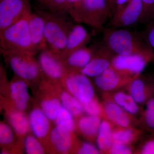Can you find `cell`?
I'll use <instances>...</instances> for the list:
<instances>
[{"mask_svg":"<svg viewBox=\"0 0 154 154\" xmlns=\"http://www.w3.org/2000/svg\"><path fill=\"white\" fill-rule=\"evenodd\" d=\"M143 11L141 0H130L112 15L108 26L109 28H124L139 23Z\"/></svg>","mask_w":154,"mask_h":154,"instance_id":"9","label":"cell"},{"mask_svg":"<svg viewBox=\"0 0 154 154\" xmlns=\"http://www.w3.org/2000/svg\"><path fill=\"white\" fill-rule=\"evenodd\" d=\"M19 78L12 82L10 85L11 98L17 109L26 110L30 100V95L26 81Z\"/></svg>","mask_w":154,"mask_h":154,"instance_id":"21","label":"cell"},{"mask_svg":"<svg viewBox=\"0 0 154 154\" xmlns=\"http://www.w3.org/2000/svg\"><path fill=\"white\" fill-rule=\"evenodd\" d=\"M107 2H108V0H107Z\"/></svg>","mask_w":154,"mask_h":154,"instance_id":"43","label":"cell"},{"mask_svg":"<svg viewBox=\"0 0 154 154\" xmlns=\"http://www.w3.org/2000/svg\"><path fill=\"white\" fill-rule=\"evenodd\" d=\"M14 133L10 126L2 122L0 124V143L3 145L11 144L14 141Z\"/></svg>","mask_w":154,"mask_h":154,"instance_id":"35","label":"cell"},{"mask_svg":"<svg viewBox=\"0 0 154 154\" xmlns=\"http://www.w3.org/2000/svg\"><path fill=\"white\" fill-rule=\"evenodd\" d=\"M34 136L28 135L25 138V149L28 154H43L44 153V148Z\"/></svg>","mask_w":154,"mask_h":154,"instance_id":"32","label":"cell"},{"mask_svg":"<svg viewBox=\"0 0 154 154\" xmlns=\"http://www.w3.org/2000/svg\"><path fill=\"white\" fill-rule=\"evenodd\" d=\"M31 13L0 32V52L3 56L20 52L36 54L28 27V17Z\"/></svg>","mask_w":154,"mask_h":154,"instance_id":"3","label":"cell"},{"mask_svg":"<svg viewBox=\"0 0 154 154\" xmlns=\"http://www.w3.org/2000/svg\"><path fill=\"white\" fill-rule=\"evenodd\" d=\"M137 77L121 74L110 66L101 75L95 77L94 82L102 93H112L126 90L128 86Z\"/></svg>","mask_w":154,"mask_h":154,"instance_id":"12","label":"cell"},{"mask_svg":"<svg viewBox=\"0 0 154 154\" xmlns=\"http://www.w3.org/2000/svg\"><path fill=\"white\" fill-rule=\"evenodd\" d=\"M153 61H154V60H153Z\"/></svg>","mask_w":154,"mask_h":154,"instance_id":"42","label":"cell"},{"mask_svg":"<svg viewBox=\"0 0 154 154\" xmlns=\"http://www.w3.org/2000/svg\"><path fill=\"white\" fill-rule=\"evenodd\" d=\"M28 24L31 42L36 53L47 48L43 17L36 12H31L28 17Z\"/></svg>","mask_w":154,"mask_h":154,"instance_id":"14","label":"cell"},{"mask_svg":"<svg viewBox=\"0 0 154 154\" xmlns=\"http://www.w3.org/2000/svg\"><path fill=\"white\" fill-rule=\"evenodd\" d=\"M103 42L116 55H128L152 48L139 33L124 28H107L104 30Z\"/></svg>","mask_w":154,"mask_h":154,"instance_id":"1","label":"cell"},{"mask_svg":"<svg viewBox=\"0 0 154 154\" xmlns=\"http://www.w3.org/2000/svg\"><path fill=\"white\" fill-rule=\"evenodd\" d=\"M49 120L41 109L36 108L30 112L29 117L30 128L36 137L42 139L46 136L50 130Z\"/></svg>","mask_w":154,"mask_h":154,"instance_id":"22","label":"cell"},{"mask_svg":"<svg viewBox=\"0 0 154 154\" xmlns=\"http://www.w3.org/2000/svg\"><path fill=\"white\" fill-rule=\"evenodd\" d=\"M145 30L143 32L144 36L149 45L154 49V19L146 24Z\"/></svg>","mask_w":154,"mask_h":154,"instance_id":"38","label":"cell"},{"mask_svg":"<svg viewBox=\"0 0 154 154\" xmlns=\"http://www.w3.org/2000/svg\"><path fill=\"white\" fill-rule=\"evenodd\" d=\"M39 53L37 60L42 74L53 80L64 79L67 72L60 54L48 48Z\"/></svg>","mask_w":154,"mask_h":154,"instance_id":"10","label":"cell"},{"mask_svg":"<svg viewBox=\"0 0 154 154\" xmlns=\"http://www.w3.org/2000/svg\"><path fill=\"white\" fill-rule=\"evenodd\" d=\"M45 24V37L48 48L61 54L64 50L69 33L75 23L65 13L37 10Z\"/></svg>","mask_w":154,"mask_h":154,"instance_id":"2","label":"cell"},{"mask_svg":"<svg viewBox=\"0 0 154 154\" xmlns=\"http://www.w3.org/2000/svg\"><path fill=\"white\" fill-rule=\"evenodd\" d=\"M115 55L102 42L95 45L93 57L81 70V72L89 78L98 76L111 66L112 59Z\"/></svg>","mask_w":154,"mask_h":154,"instance_id":"13","label":"cell"},{"mask_svg":"<svg viewBox=\"0 0 154 154\" xmlns=\"http://www.w3.org/2000/svg\"><path fill=\"white\" fill-rule=\"evenodd\" d=\"M139 142L135 154H154V133L145 134Z\"/></svg>","mask_w":154,"mask_h":154,"instance_id":"31","label":"cell"},{"mask_svg":"<svg viewBox=\"0 0 154 154\" xmlns=\"http://www.w3.org/2000/svg\"><path fill=\"white\" fill-rule=\"evenodd\" d=\"M139 117L140 126L146 132L154 133V97L146 103Z\"/></svg>","mask_w":154,"mask_h":154,"instance_id":"26","label":"cell"},{"mask_svg":"<svg viewBox=\"0 0 154 154\" xmlns=\"http://www.w3.org/2000/svg\"><path fill=\"white\" fill-rule=\"evenodd\" d=\"M72 132L57 126L51 131L50 138L57 151L65 153L69 151L73 145L74 140Z\"/></svg>","mask_w":154,"mask_h":154,"instance_id":"23","label":"cell"},{"mask_svg":"<svg viewBox=\"0 0 154 154\" xmlns=\"http://www.w3.org/2000/svg\"><path fill=\"white\" fill-rule=\"evenodd\" d=\"M60 101L61 105L76 118H79L85 112L83 104L69 92L62 93Z\"/></svg>","mask_w":154,"mask_h":154,"instance_id":"27","label":"cell"},{"mask_svg":"<svg viewBox=\"0 0 154 154\" xmlns=\"http://www.w3.org/2000/svg\"><path fill=\"white\" fill-rule=\"evenodd\" d=\"M82 1L83 0H66L67 2L72 9V14L74 10L76 8L82 3Z\"/></svg>","mask_w":154,"mask_h":154,"instance_id":"40","label":"cell"},{"mask_svg":"<svg viewBox=\"0 0 154 154\" xmlns=\"http://www.w3.org/2000/svg\"><path fill=\"white\" fill-rule=\"evenodd\" d=\"M84 111L88 115L99 116L102 118V102L96 97L90 102L83 104Z\"/></svg>","mask_w":154,"mask_h":154,"instance_id":"34","label":"cell"},{"mask_svg":"<svg viewBox=\"0 0 154 154\" xmlns=\"http://www.w3.org/2000/svg\"><path fill=\"white\" fill-rule=\"evenodd\" d=\"M91 39V35L84 26L75 24L70 31L65 48L61 54L63 60L72 53L87 46Z\"/></svg>","mask_w":154,"mask_h":154,"instance_id":"16","label":"cell"},{"mask_svg":"<svg viewBox=\"0 0 154 154\" xmlns=\"http://www.w3.org/2000/svg\"><path fill=\"white\" fill-rule=\"evenodd\" d=\"M154 59L152 48L128 55L115 54L112 59L111 66L121 74L137 77L141 74L148 64Z\"/></svg>","mask_w":154,"mask_h":154,"instance_id":"5","label":"cell"},{"mask_svg":"<svg viewBox=\"0 0 154 154\" xmlns=\"http://www.w3.org/2000/svg\"><path fill=\"white\" fill-rule=\"evenodd\" d=\"M102 96L103 100L112 101L128 113L136 116L140 115L143 109L126 90L102 93Z\"/></svg>","mask_w":154,"mask_h":154,"instance_id":"18","label":"cell"},{"mask_svg":"<svg viewBox=\"0 0 154 154\" xmlns=\"http://www.w3.org/2000/svg\"><path fill=\"white\" fill-rule=\"evenodd\" d=\"M28 0H1L0 32L31 12Z\"/></svg>","mask_w":154,"mask_h":154,"instance_id":"7","label":"cell"},{"mask_svg":"<svg viewBox=\"0 0 154 154\" xmlns=\"http://www.w3.org/2000/svg\"><path fill=\"white\" fill-rule=\"evenodd\" d=\"M8 118L10 124L17 134L24 135L28 133L30 128L29 119L22 111H12L9 114Z\"/></svg>","mask_w":154,"mask_h":154,"instance_id":"25","label":"cell"},{"mask_svg":"<svg viewBox=\"0 0 154 154\" xmlns=\"http://www.w3.org/2000/svg\"><path fill=\"white\" fill-rule=\"evenodd\" d=\"M61 106V101L57 98L43 100L41 104L42 110L51 121H55Z\"/></svg>","mask_w":154,"mask_h":154,"instance_id":"30","label":"cell"},{"mask_svg":"<svg viewBox=\"0 0 154 154\" xmlns=\"http://www.w3.org/2000/svg\"><path fill=\"white\" fill-rule=\"evenodd\" d=\"M64 79L69 93L83 105L96 97L89 77L81 72H68Z\"/></svg>","mask_w":154,"mask_h":154,"instance_id":"8","label":"cell"},{"mask_svg":"<svg viewBox=\"0 0 154 154\" xmlns=\"http://www.w3.org/2000/svg\"><path fill=\"white\" fill-rule=\"evenodd\" d=\"M113 15L107 0H83L74 10L71 18L96 29H101Z\"/></svg>","mask_w":154,"mask_h":154,"instance_id":"4","label":"cell"},{"mask_svg":"<svg viewBox=\"0 0 154 154\" xmlns=\"http://www.w3.org/2000/svg\"><path fill=\"white\" fill-rule=\"evenodd\" d=\"M95 45L82 48L69 54L63 60L67 72H81L93 57Z\"/></svg>","mask_w":154,"mask_h":154,"instance_id":"17","label":"cell"},{"mask_svg":"<svg viewBox=\"0 0 154 154\" xmlns=\"http://www.w3.org/2000/svg\"><path fill=\"white\" fill-rule=\"evenodd\" d=\"M145 132L140 128L115 126L113 131V143L134 146L140 141Z\"/></svg>","mask_w":154,"mask_h":154,"instance_id":"20","label":"cell"},{"mask_svg":"<svg viewBox=\"0 0 154 154\" xmlns=\"http://www.w3.org/2000/svg\"><path fill=\"white\" fill-rule=\"evenodd\" d=\"M37 1L47 11L66 13L71 17L72 9L66 0H37Z\"/></svg>","mask_w":154,"mask_h":154,"instance_id":"29","label":"cell"},{"mask_svg":"<svg viewBox=\"0 0 154 154\" xmlns=\"http://www.w3.org/2000/svg\"><path fill=\"white\" fill-rule=\"evenodd\" d=\"M102 104V119L108 120L115 126L140 128L137 116L128 113L114 102L103 100Z\"/></svg>","mask_w":154,"mask_h":154,"instance_id":"11","label":"cell"},{"mask_svg":"<svg viewBox=\"0 0 154 154\" xmlns=\"http://www.w3.org/2000/svg\"><path fill=\"white\" fill-rule=\"evenodd\" d=\"M75 152L79 154H100L99 149L90 142H79L76 146Z\"/></svg>","mask_w":154,"mask_h":154,"instance_id":"37","label":"cell"},{"mask_svg":"<svg viewBox=\"0 0 154 154\" xmlns=\"http://www.w3.org/2000/svg\"><path fill=\"white\" fill-rule=\"evenodd\" d=\"M143 11L139 23L147 24L154 19V0H141Z\"/></svg>","mask_w":154,"mask_h":154,"instance_id":"33","label":"cell"},{"mask_svg":"<svg viewBox=\"0 0 154 154\" xmlns=\"http://www.w3.org/2000/svg\"><path fill=\"white\" fill-rule=\"evenodd\" d=\"M74 116L61 105L55 122L57 126L72 133L75 129Z\"/></svg>","mask_w":154,"mask_h":154,"instance_id":"28","label":"cell"},{"mask_svg":"<svg viewBox=\"0 0 154 154\" xmlns=\"http://www.w3.org/2000/svg\"><path fill=\"white\" fill-rule=\"evenodd\" d=\"M114 127L110 122L106 119H102L96 140L97 147L101 154H107L113 145Z\"/></svg>","mask_w":154,"mask_h":154,"instance_id":"24","label":"cell"},{"mask_svg":"<svg viewBox=\"0 0 154 154\" xmlns=\"http://www.w3.org/2000/svg\"><path fill=\"white\" fill-rule=\"evenodd\" d=\"M108 4L110 6V8L113 13V0H108Z\"/></svg>","mask_w":154,"mask_h":154,"instance_id":"41","label":"cell"},{"mask_svg":"<svg viewBox=\"0 0 154 154\" xmlns=\"http://www.w3.org/2000/svg\"><path fill=\"white\" fill-rule=\"evenodd\" d=\"M130 0H113V13L122 8Z\"/></svg>","mask_w":154,"mask_h":154,"instance_id":"39","label":"cell"},{"mask_svg":"<svg viewBox=\"0 0 154 154\" xmlns=\"http://www.w3.org/2000/svg\"><path fill=\"white\" fill-rule=\"evenodd\" d=\"M125 90L142 107L154 97V82H148L140 75L133 80Z\"/></svg>","mask_w":154,"mask_h":154,"instance_id":"15","label":"cell"},{"mask_svg":"<svg viewBox=\"0 0 154 154\" xmlns=\"http://www.w3.org/2000/svg\"><path fill=\"white\" fill-rule=\"evenodd\" d=\"M75 129L83 137L91 141L96 142L97 134L102 119L99 116L88 115L78 118Z\"/></svg>","mask_w":154,"mask_h":154,"instance_id":"19","label":"cell"},{"mask_svg":"<svg viewBox=\"0 0 154 154\" xmlns=\"http://www.w3.org/2000/svg\"><path fill=\"white\" fill-rule=\"evenodd\" d=\"M134 145L113 143L107 154H135Z\"/></svg>","mask_w":154,"mask_h":154,"instance_id":"36","label":"cell"},{"mask_svg":"<svg viewBox=\"0 0 154 154\" xmlns=\"http://www.w3.org/2000/svg\"><path fill=\"white\" fill-rule=\"evenodd\" d=\"M35 55L30 53L20 52L4 56L18 78L26 81H32L38 79L42 74Z\"/></svg>","mask_w":154,"mask_h":154,"instance_id":"6","label":"cell"}]
</instances>
